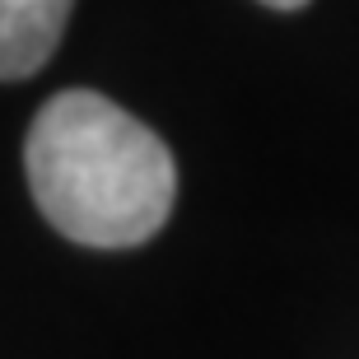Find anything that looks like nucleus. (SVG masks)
I'll use <instances>...</instances> for the list:
<instances>
[{"label":"nucleus","mask_w":359,"mask_h":359,"mask_svg":"<svg viewBox=\"0 0 359 359\" xmlns=\"http://www.w3.org/2000/svg\"><path fill=\"white\" fill-rule=\"evenodd\" d=\"M75 0H0V75L28 80L47 66Z\"/></svg>","instance_id":"nucleus-2"},{"label":"nucleus","mask_w":359,"mask_h":359,"mask_svg":"<svg viewBox=\"0 0 359 359\" xmlns=\"http://www.w3.org/2000/svg\"><path fill=\"white\" fill-rule=\"evenodd\" d=\"M262 5H271V10H299V5H308V0H262Z\"/></svg>","instance_id":"nucleus-3"},{"label":"nucleus","mask_w":359,"mask_h":359,"mask_svg":"<svg viewBox=\"0 0 359 359\" xmlns=\"http://www.w3.org/2000/svg\"><path fill=\"white\" fill-rule=\"evenodd\" d=\"M28 191L56 233L84 248H135L173 210L177 163L140 117L93 89H66L28 126Z\"/></svg>","instance_id":"nucleus-1"}]
</instances>
